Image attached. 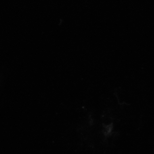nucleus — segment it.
I'll list each match as a JSON object with an SVG mask.
<instances>
[]
</instances>
